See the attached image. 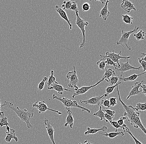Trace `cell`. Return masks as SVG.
Listing matches in <instances>:
<instances>
[{
    "label": "cell",
    "instance_id": "6da1fadb",
    "mask_svg": "<svg viewBox=\"0 0 146 144\" xmlns=\"http://www.w3.org/2000/svg\"><path fill=\"white\" fill-rule=\"evenodd\" d=\"M117 91L118 95V100L122 104L123 108L125 110L126 112L124 113V116H127L128 117V121L131 125H133L134 127L140 128L142 132L146 134V129L144 126L142 124L140 117V113L136 111L134 109V108L132 106H127L123 102L120 98L119 92V91L118 86H117Z\"/></svg>",
    "mask_w": 146,
    "mask_h": 144
},
{
    "label": "cell",
    "instance_id": "7a4b0ae2",
    "mask_svg": "<svg viewBox=\"0 0 146 144\" xmlns=\"http://www.w3.org/2000/svg\"><path fill=\"white\" fill-rule=\"evenodd\" d=\"M5 107L12 110L17 115V116L21 119L22 121L25 122L28 129L33 128L31 123V120L34 116L35 109L30 112H28L27 109H20L19 107H15L12 103L11 102H4L2 105L1 108Z\"/></svg>",
    "mask_w": 146,
    "mask_h": 144
},
{
    "label": "cell",
    "instance_id": "3957f363",
    "mask_svg": "<svg viewBox=\"0 0 146 144\" xmlns=\"http://www.w3.org/2000/svg\"><path fill=\"white\" fill-rule=\"evenodd\" d=\"M52 98L53 99L58 100L62 103L66 110L70 109L72 108H80L83 111H86L89 113H91V111L89 110V109L79 105L76 101H72L71 99H68V98H64V97L61 98V97H58L55 95L54 94L52 95Z\"/></svg>",
    "mask_w": 146,
    "mask_h": 144
},
{
    "label": "cell",
    "instance_id": "277c9868",
    "mask_svg": "<svg viewBox=\"0 0 146 144\" xmlns=\"http://www.w3.org/2000/svg\"><path fill=\"white\" fill-rule=\"evenodd\" d=\"M76 15V24L78 27V28L80 29L82 31V35H83V40L81 44H80L79 48L80 49L83 48L85 46L86 44V30L85 27L88 26V22L86 21L85 20L81 19L79 15H78V12H75Z\"/></svg>",
    "mask_w": 146,
    "mask_h": 144
},
{
    "label": "cell",
    "instance_id": "5b68a950",
    "mask_svg": "<svg viewBox=\"0 0 146 144\" xmlns=\"http://www.w3.org/2000/svg\"><path fill=\"white\" fill-rule=\"evenodd\" d=\"M139 28V27L138 26H135V28L132 31H130L126 32L123 30L122 31V35L120 37L119 40L117 42V45H121L123 47H124V45H125L126 46L127 48L129 50H131V48L127 44L129 38L132 34L136 33Z\"/></svg>",
    "mask_w": 146,
    "mask_h": 144
},
{
    "label": "cell",
    "instance_id": "8992f818",
    "mask_svg": "<svg viewBox=\"0 0 146 144\" xmlns=\"http://www.w3.org/2000/svg\"><path fill=\"white\" fill-rule=\"evenodd\" d=\"M122 54V52L121 50H119V53L117 54L115 53L114 52V50H113L112 52H107L106 53V55L104 56V55H100V57L101 58H108L111 60L113 62H114L115 63H117L118 64V68H119L120 67V65H119V60L121 59H129L131 58V56H128L126 57L125 56H121Z\"/></svg>",
    "mask_w": 146,
    "mask_h": 144
},
{
    "label": "cell",
    "instance_id": "52a82bcc",
    "mask_svg": "<svg viewBox=\"0 0 146 144\" xmlns=\"http://www.w3.org/2000/svg\"><path fill=\"white\" fill-rule=\"evenodd\" d=\"M73 69L74 70L73 71L68 73L66 75V77L70 81L68 84V86L70 88L74 87L75 88L77 86L79 82V79L76 74L75 66H73Z\"/></svg>",
    "mask_w": 146,
    "mask_h": 144
},
{
    "label": "cell",
    "instance_id": "ba28073f",
    "mask_svg": "<svg viewBox=\"0 0 146 144\" xmlns=\"http://www.w3.org/2000/svg\"><path fill=\"white\" fill-rule=\"evenodd\" d=\"M33 107L34 108H36L39 111V113L40 114L44 113L47 111H50L55 112L59 115L62 114V113L61 112L58 111H56V110H53V109H51V108H48L44 101H42V102H36L33 105Z\"/></svg>",
    "mask_w": 146,
    "mask_h": 144
},
{
    "label": "cell",
    "instance_id": "9c48e42d",
    "mask_svg": "<svg viewBox=\"0 0 146 144\" xmlns=\"http://www.w3.org/2000/svg\"><path fill=\"white\" fill-rule=\"evenodd\" d=\"M127 61L126 62L123 63L121 61H119V65H120V67L119 68H117L116 70L119 72H120L121 74H120V77L123 76V74L125 72H127V71H129L130 70H139L141 69V66H139V67L136 68V67H134V66H132L129 64L128 62V59H127Z\"/></svg>",
    "mask_w": 146,
    "mask_h": 144
},
{
    "label": "cell",
    "instance_id": "30bf717a",
    "mask_svg": "<svg viewBox=\"0 0 146 144\" xmlns=\"http://www.w3.org/2000/svg\"><path fill=\"white\" fill-rule=\"evenodd\" d=\"M44 123L45 124V128L50 140L53 144H56L54 139L55 130L54 128L53 125L46 118H45V119H44Z\"/></svg>",
    "mask_w": 146,
    "mask_h": 144
},
{
    "label": "cell",
    "instance_id": "8fae6325",
    "mask_svg": "<svg viewBox=\"0 0 146 144\" xmlns=\"http://www.w3.org/2000/svg\"><path fill=\"white\" fill-rule=\"evenodd\" d=\"M104 81V80L102 79L100 81H99V82H98L95 84L94 85L91 86H82L81 88H78L76 90H75V92L73 94L72 98H74L76 96H77L83 95L86 94L91 88L96 87V86L98 85L99 84H100V83Z\"/></svg>",
    "mask_w": 146,
    "mask_h": 144
},
{
    "label": "cell",
    "instance_id": "7c38bea8",
    "mask_svg": "<svg viewBox=\"0 0 146 144\" xmlns=\"http://www.w3.org/2000/svg\"><path fill=\"white\" fill-rule=\"evenodd\" d=\"M143 82V81H142L140 82H137L134 84V85L132 86V89L129 92V94L127 97L126 100H128L131 96H139L141 94L142 91V90H139V88Z\"/></svg>",
    "mask_w": 146,
    "mask_h": 144
},
{
    "label": "cell",
    "instance_id": "4fadbf2b",
    "mask_svg": "<svg viewBox=\"0 0 146 144\" xmlns=\"http://www.w3.org/2000/svg\"><path fill=\"white\" fill-rule=\"evenodd\" d=\"M104 97L105 95L104 94L101 96H95L85 101L81 100L80 102L81 104H85L86 105H90L91 106H100L101 99Z\"/></svg>",
    "mask_w": 146,
    "mask_h": 144
},
{
    "label": "cell",
    "instance_id": "5bb4252c",
    "mask_svg": "<svg viewBox=\"0 0 146 144\" xmlns=\"http://www.w3.org/2000/svg\"><path fill=\"white\" fill-rule=\"evenodd\" d=\"M47 88L49 90H54L56 91L58 94L61 95L63 94L64 91H67L71 92H72L71 90H68L67 88H64L62 86L59 84L57 82H55L52 84L51 85L50 87H47Z\"/></svg>",
    "mask_w": 146,
    "mask_h": 144
},
{
    "label": "cell",
    "instance_id": "9a60e30c",
    "mask_svg": "<svg viewBox=\"0 0 146 144\" xmlns=\"http://www.w3.org/2000/svg\"><path fill=\"white\" fill-rule=\"evenodd\" d=\"M120 7L128 13H130L132 10H134L135 11H136V9L135 8L134 4L130 1H127V0L122 1Z\"/></svg>",
    "mask_w": 146,
    "mask_h": 144
},
{
    "label": "cell",
    "instance_id": "2e32d148",
    "mask_svg": "<svg viewBox=\"0 0 146 144\" xmlns=\"http://www.w3.org/2000/svg\"><path fill=\"white\" fill-rule=\"evenodd\" d=\"M55 10L56 11L59 13L60 17L67 23L68 25H69L70 30H72V25L70 23V20L68 19L66 12L58 5H56L55 6Z\"/></svg>",
    "mask_w": 146,
    "mask_h": 144
},
{
    "label": "cell",
    "instance_id": "e0dca14e",
    "mask_svg": "<svg viewBox=\"0 0 146 144\" xmlns=\"http://www.w3.org/2000/svg\"><path fill=\"white\" fill-rule=\"evenodd\" d=\"M109 3V1H107L105 6L104 8L100 10V18H102L104 21H106L107 18L109 16L110 13L108 9V3Z\"/></svg>",
    "mask_w": 146,
    "mask_h": 144
},
{
    "label": "cell",
    "instance_id": "ac0fdd59",
    "mask_svg": "<svg viewBox=\"0 0 146 144\" xmlns=\"http://www.w3.org/2000/svg\"><path fill=\"white\" fill-rule=\"evenodd\" d=\"M15 130L13 129H10V132H6V136L5 137V141L7 143H10L12 139H14L16 142L18 141V138L15 135Z\"/></svg>",
    "mask_w": 146,
    "mask_h": 144
},
{
    "label": "cell",
    "instance_id": "d6986e66",
    "mask_svg": "<svg viewBox=\"0 0 146 144\" xmlns=\"http://www.w3.org/2000/svg\"><path fill=\"white\" fill-rule=\"evenodd\" d=\"M67 113H68V115L66 117V123L64 126L65 127H67V125H69L70 128H72L74 123V118L72 115V112L70 109H68L67 110Z\"/></svg>",
    "mask_w": 146,
    "mask_h": 144
},
{
    "label": "cell",
    "instance_id": "ffe728a7",
    "mask_svg": "<svg viewBox=\"0 0 146 144\" xmlns=\"http://www.w3.org/2000/svg\"><path fill=\"white\" fill-rule=\"evenodd\" d=\"M105 72L104 74L103 75L102 79L104 80H106L107 82H109L110 78L112 76H115L116 75L115 71H113L112 69H107L105 68Z\"/></svg>",
    "mask_w": 146,
    "mask_h": 144
},
{
    "label": "cell",
    "instance_id": "44dd1931",
    "mask_svg": "<svg viewBox=\"0 0 146 144\" xmlns=\"http://www.w3.org/2000/svg\"><path fill=\"white\" fill-rule=\"evenodd\" d=\"M146 73V72H145L140 74H134L127 77H125L124 76H122L121 77H119V80L123 81L125 82H132V81L135 80L139 76L144 75Z\"/></svg>",
    "mask_w": 146,
    "mask_h": 144
},
{
    "label": "cell",
    "instance_id": "7402d4cb",
    "mask_svg": "<svg viewBox=\"0 0 146 144\" xmlns=\"http://www.w3.org/2000/svg\"><path fill=\"white\" fill-rule=\"evenodd\" d=\"M107 130V127L106 126H103L101 128H98V129H96V128L91 129L90 127H87V130L85 132L84 134L86 135H88L95 134L100 131L105 132Z\"/></svg>",
    "mask_w": 146,
    "mask_h": 144
},
{
    "label": "cell",
    "instance_id": "603a6c76",
    "mask_svg": "<svg viewBox=\"0 0 146 144\" xmlns=\"http://www.w3.org/2000/svg\"><path fill=\"white\" fill-rule=\"evenodd\" d=\"M100 134L104 135L105 137H109L110 139L115 138V137L117 136L120 135L121 136H123L125 135L123 132H110V133H100Z\"/></svg>",
    "mask_w": 146,
    "mask_h": 144
},
{
    "label": "cell",
    "instance_id": "cb8c5ba5",
    "mask_svg": "<svg viewBox=\"0 0 146 144\" xmlns=\"http://www.w3.org/2000/svg\"><path fill=\"white\" fill-rule=\"evenodd\" d=\"M0 127H1L5 126L6 127L9 126V123L8 121V118L5 115L4 112H0Z\"/></svg>",
    "mask_w": 146,
    "mask_h": 144
},
{
    "label": "cell",
    "instance_id": "d4e9b609",
    "mask_svg": "<svg viewBox=\"0 0 146 144\" xmlns=\"http://www.w3.org/2000/svg\"><path fill=\"white\" fill-rule=\"evenodd\" d=\"M105 113L103 111V109H102V108L101 106H99V110L98 111L95 112L94 114H93V115L94 116L98 117L100 118V120L101 121H103V120H105L106 122H108V121H107L105 118Z\"/></svg>",
    "mask_w": 146,
    "mask_h": 144
},
{
    "label": "cell",
    "instance_id": "484cf974",
    "mask_svg": "<svg viewBox=\"0 0 146 144\" xmlns=\"http://www.w3.org/2000/svg\"><path fill=\"white\" fill-rule=\"evenodd\" d=\"M121 82H118L116 85L114 86H108L106 88V94H105V97H108L110 94H111L113 92L115 88H116L117 86H118L120 84Z\"/></svg>",
    "mask_w": 146,
    "mask_h": 144
},
{
    "label": "cell",
    "instance_id": "4316f807",
    "mask_svg": "<svg viewBox=\"0 0 146 144\" xmlns=\"http://www.w3.org/2000/svg\"><path fill=\"white\" fill-rule=\"evenodd\" d=\"M122 20L127 24L132 25L133 18L128 14L123 15L122 16Z\"/></svg>",
    "mask_w": 146,
    "mask_h": 144
},
{
    "label": "cell",
    "instance_id": "83f0119b",
    "mask_svg": "<svg viewBox=\"0 0 146 144\" xmlns=\"http://www.w3.org/2000/svg\"><path fill=\"white\" fill-rule=\"evenodd\" d=\"M145 33L142 30H140L139 32L137 33L134 35V37L137 41L144 40L145 36Z\"/></svg>",
    "mask_w": 146,
    "mask_h": 144
},
{
    "label": "cell",
    "instance_id": "f1b7e54d",
    "mask_svg": "<svg viewBox=\"0 0 146 144\" xmlns=\"http://www.w3.org/2000/svg\"><path fill=\"white\" fill-rule=\"evenodd\" d=\"M54 75V72L53 70H52L51 71V75L49 76V79H48L47 80V85L48 87H50L51 85L56 82V78Z\"/></svg>",
    "mask_w": 146,
    "mask_h": 144
},
{
    "label": "cell",
    "instance_id": "f546056e",
    "mask_svg": "<svg viewBox=\"0 0 146 144\" xmlns=\"http://www.w3.org/2000/svg\"><path fill=\"white\" fill-rule=\"evenodd\" d=\"M110 125L113 127H114L116 128L115 131V132H117V129L118 128H121V129H123V130H125V127H126L127 125H126L124 124L122 126L119 125L117 123V121H113L112 122H110Z\"/></svg>",
    "mask_w": 146,
    "mask_h": 144
},
{
    "label": "cell",
    "instance_id": "4dcf8cb0",
    "mask_svg": "<svg viewBox=\"0 0 146 144\" xmlns=\"http://www.w3.org/2000/svg\"><path fill=\"white\" fill-rule=\"evenodd\" d=\"M134 109L137 111H145L146 110V103H138L137 104Z\"/></svg>",
    "mask_w": 146,
    "mask_h": 144
},
{
    "label": "cell",
    "instance_id": "1f68e13d",
    "mask_svg": "<svg viewBox=\"0 0 146 144\" xmlns=\"http://www.w3.org/2000/svg\"><path fill=\"white\" fill-rule=\"evenodd\" d=\"M97 65L98 66L99 69L101 70H105L106 65V61L104 58H101L100 60L97 62Z\"/></svg>",
    "mask_w": 146,
    "mask_h": 144
},
{
    "label": "cell",
    "instance_id": "d6a6232c",
    "mask_svg": "<svg viewBox=\"0 0 146 144\" xmlns=\"http://www.w3.org/2000/svg\"><path fill=\"white\" fill-rule=\"evenodd\" d=\"M48 80V78L46 77V76H44L42 80L40 82L39 84L37 87V89L39 92L42 91L43 89L44 88V86H45V84L46 82Z\"/></svg>",
    "mask_w": 146,
    "mask_h": 144
},
{
    "label": "cell",
    "instance_id": "836d02e7",
    "mask_svg": "<svg viewBox=\"0 0 146 144\" xmlns=\"http://www.w3.org/2000/svg\"><path fill=\"white\" fill-rule=\"evenodd\" d=\"M73 2L71 1H64L63 2V4L62 5V9L64 11L65 10H69L71 8Z\"/></svg>",
    "mask_w": 146,
    "mask_h": 144
},
{
    "label": "cell",
    "instance_id": "e575fe53",
    "mask_svg": "<svg viewBox=\"0 0 146 144\" xmlns=\"http://www.w3.org/2000/svg\"><path fill=\"white\" fill-rule=\"evenodd\" d=\"M119 80V77H117V76H112V77L110 79L109 82L110 85L112 86L115 85L117 83H118V82Z\"/></svg>",
    "mask_w": 146,
    "mask_h": 144
},
{
    "label": "cell",
    "instance_id": "d590c367",
    "mask_svg": "<svg viewBox=\"0 0 146 144\" xmlns=\"http://www.w3.org/2000/svg\"><path fill=\"white\" fill-rule=\"evenodd\" d=\"M124 132H127V133L129 134L130 135V136L132 137V138H133L134 141H135V143L136 144H143L141 143L140 141H139L137 139H136V138L135 137V136L132 135V134L131 133V132H130V130H129V129L128 127H125V130H124Z\"/></svg>",
    "mask_w": 146,
    "mask_h": 144
},
{
    "label": "cell",
    "instance_id": "8d00e7d4",
    "mask_svg": "<svg viewBox=\"0 0 146 144\" xmlns=\"http://www.w3.org/2000/svg\"><path fill=\"white\" fill-rule=\"evenodd\" d=\"M110 106L109 107H114L117 104V98H110L109 99Z\"/></svg>",
    "mask_w": 146,
    "mask_h": 144
},
{
    "label": "cell",
    "instance_id": "74e56055",
    "mask_svg": "<svg viewBox=\"0 0 146 144\" xmlns=\"http://www.w3.org/2000/svg\"><path fill=\"white\" fill-rule=\"evenodd\" d=\"M104 59H106V61L107 65L113 66L114 67H115V68L116 70L118 68V66H117V65H116V64L114 62H113V61L111 60H110V59L109 58H104Z\"/></svg>",
    "mask_w": 146,
    "mask_h": 144
},
{
    "label": "cell",
    "instance_id": "f35d334b",
    "mask_svg": "<svg viewBox=\"0 0 146 144\" xmlns=\"http://www.w3.org/2000/svg\"><path fill=\"white\" fill-rule=\"evenodd\" d=\"M91 8V5L88 3H85L82 5V11L84 12L88 11L90 10Z\"/></svg>",
    "mask_w": 146,
    "mask_h": 144
},
{
    "label": "cell",
    "instance_id": "ab89813d",
    "mask_svg": "<svg viewBox=\"0 0 146 144\" xmlns=\"http://www.w3.org/2000/svg\"><path fill=\"white\" fill-rule=\"evenodd\" d=\"M100 104L103 105L105 107L107 108V109L109 108L110 106V101L109 99H104V100H101L100 102Z\"/></svg>",
    "mask_w": 146,
    "mask_h": 144
},
{
    "label": "cell",
    "instance_id": "60d3db41",
    "mask_svg": "<svg viewBox=\"0 0 146 144\" xmlns=\"http://www.w3.org/2000/svg\"><path fill=\"white\" fill-rule=\"evenodd\" d=\"M69 10L74 11L75 12H79L78 9V8L77 4L75 2H73Z\"/></svg>",
    "mask_w": 146,
    "mask_h": 144
},
{
    "label": "cell",
    "instance_id": "b9f144b4",
    "mask_svg": "<svg viewBox=\"0 0 146 144\" xmlns=\"http://www.w3.org/2000/svg\"><path fill=\"white\" fill-rule=\"evenodd\" d=\"M139 62L140 64V66L143 68V71L144 72H146V61L142 60L140 58H138Z\"/></svg>",
    "mask_w": 146,
    "mask_h": 144
},
{
    "label": "cell",
    "instance_id": "7bdbcfd3",
    "mask_svg": "<svg viewBox=\"0 0 146 144\" xmlns=\"http://www.w3.org/2000/svg\"><path fill=\"white\" fill-rule=\"evenodd\" d=\"M103 111L106 112V113L108 115L112 116L113 118L115 116V111H112V110H110V109H107L106 110H103Z\"/></svg>",
    "mask_w": 146,
    "mask_h": 144
},
{
    "label": "cell",
    "instance_id": "ee69618b",
    "mask_svg": "<svg viewBox=\"0 0 146 144\" xmlns=\"http://www.w3.org/2000/svg\"><path fill=\"white\" fill-rule=\"evenodd\" d=\"M127 117L125 116H122L120 117L118 121H117V122L118 125H119L122 126L125 124H124V122H125V121Z\"/></svg>",
    "mask_w": 146,
    "mask_h": 144
},
{
    "label": "cell",
    "instance_id": "f6af8a7d",
    "mask_svg": "<svg viewBox=\"0 0 146 144\" xmlns=\"http://www.w3.org/2000/svg\"><path fill=\"white\" fill-rule=\"evenodd\" d=\"M105 118L107 121H109V122H112L113 121V118L112 116H110V115H108L107 114L105 113Z\"/></svg>",
    "mask_w": 146,
    "mask_h": 144
},
{
    "label": "cell",
    "instance_id": "bcb514c9",
    "mask_svg": "<svg viewBox=\"0 0 146 144\" xmlns=\"http://www.w3.org/2000/svg\"><path fill=\"white\" fill-rule=\"evenodd\" d=\"M140 87L142 88V93L144 94L145 95H146V86L145 85H141Z\"/></svg>",
    "mask_w": 146,
    "mask_h": 144
},
{
    "label": "cell",
    "instance_id": "7dc6e473",
    "mask_svg": "<svg viewBox=\"0 0 146 144\" xmlns=\"http://www.w3.org/2000/svg\"><path fill=\"white\" fill-rule=\"evenodd\" d=\"M141 60H142L146 61V53H142L141 55Z\"/></svg>",
    "mask_w": 146,
    "mask_h": 144
},
{
    "label": "cell",
    "instance_id": "c3c4849f",
    "mask_svg": "<svg viewBox=\"0 0 146 144\" xmlns=\"http://www.w3.org/2000/svg\"><path fill=\"white\" fill-rule=\"evenodd\" d=\"M97 1L100 2L102 4H106V2L107 1H105V0H100V1Z\"/></svg>",
    "mask_w": 146,
    "mask_h": 144
},
{
    "label": "cell",
    "instance_id": "681fc988",
    "mask_svg": "<svg viewBox=\"0 0 146 144\" xmlns=\"http://www.w3.org/2000/svg\"><path fill=\"white\" fill-rule=\"evenodd\" d=\"M79 144H91L90 143V142L88 141L87 140H86L85 141L84 143V144L81 143H79Z\"/></svg>",
    "mask_w": 146,
    "mask_h": 144
},
{
    "label": "cell",
    "instance_id": "f907efd6",
    "mask_svg": "<svg viewBox=\"0 0 146 144\" xmlns=\"http://www.w3.org/2000/svg\"><path fill=\"white\" fill-rule=\"evenodd\" d=\"M10 129H11V128L9 126L6 127V130H7V132H8V133L10 132Z\"/></svg>",
    "mask_w": 146,
    "mask_h": 144
},
{
    "label": "cell",
    "instance_id": "816d5d0a",
    "mask_svg": "<svg viewBox=\"0 0 146 144\" xmlns=\"http://www.w3.org/2000/svg\"><path fill=\"white\" fill-rule=\"evenodd\" d=\"M1 99H0V112H1Z\"/></svg>",
    "mask_w": 146,
    "mask_h": 144
}]
</instances>
